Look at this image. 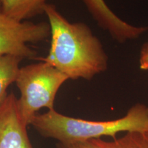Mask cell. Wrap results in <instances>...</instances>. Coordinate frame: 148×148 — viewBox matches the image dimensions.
<instances>
[{
	"label": "cell",
	"instance_id": "obj_1",
	"mask_svg": "<svg viewBox=\"0 0 148 148\" xmlns=\"http://www.w3.org/2000/svg\"><path fill=\"white\" fill-rule=\"evenodd\" d=\"M44 14L50 26V48L47 56L38 60L51 64L71 79L90 80L106 71L108 56L86 24L71 23L49 3Z\"/></svg>",
	"mask_w": 148,
	"mask_h": 148
},
{
	"label": "cell",
	"instance_id": "obj_2",
	"mask_svg": "<svg viewBox=\"0 0 148 148\" xmlns=\"http://www.w3.org/2000/svg\"><path fill=\"white\" fill-rule=\"evenodd\" d=\"M30 125L44 137L54 138L62 143L86 141L102 136L115 138L120 132L148 130V107L136 103L123 117L102 121L67 116L53 109L43 114H37Z\"/></svg>",
	"mask_w": 148,
	"mask_h": 148
},
{
	"label": "cell",
	"instance_id": "obj_3",
	"mask_svg": "<svg viewBox=\"0 0 148 148\" xmlns=\"http://www.w3.org/2000/svg\"><path fill=\"white\" fill-rule=\"evenodd\" d=\"M68 79L66 75L42 61L20 68L15 81L21 93L18 105L27 125L41 108L54 109L56 95Z\"/></svg>",
	"mask_w": 148,
	"mask_h": 148
},
{
	"label": "cell",
	"instance_id": "obj_4",
	"mask_svg": "<svg viewBox=\"0 0 148 148\" xmlns=\"http://www.w3.org/2000/svg\"><path fill=\"white\" fill-rule=\"evenodd\" d=\"M48 22L17 21L0 11V56L13 54L23 59H37V51L29 43H37L50 36Z\"/></svg>",
	"mask_w": 148,
	"mask_h": 148
},
{
	"label": "cell",
	"instance_id": "obj_5",
	"mask_svg": "<svg viewBox=\"0 0 148 148\" xmlns=\"http://www.w3.org/2000/svg\"><path fill=\"white\" fill-rule=\"evenodd\" d=\"M22 117L18 98L8 94L0 106V148H33Z\"/></svg>",
	"mask_w": 148,
	"mask_h": 148
},
{
	"label": "cell",
	"instance_id": "obj_6",
	"mask_svg": "<svg viewBox=\"0 0 148 148\" xmlns=\"http://www.w3.org/2000/svg\"><path fill=\"white\" fill-rule=\"evenodd\" d=\"M98 25L119 42L138 38L148 31V27L130 25L117 16L104 0H82Z\"/></svg>",
	"mask_w": 148,
	"mask_h": 148
},
{
	"label": "cell",
	"instance_id": "obj_7",
	"mask_svg": "<svg viewBox=\"0 0 148 148\" xmlns=\"http://www.w3.org/2000/svg\"><path fill=\"white\" fill-rule=\"evenodd\" d=\"M56 148H148V130L126 132L112 140L97 138L74 143H58Z\"/></svg>",
	"mask_w": 148,
	"mask_h": 148
},
{
	"label": "cell",
	"instance_id": "obj_8",
	"mask_svg": "<svg viewBox=\"0 0 148 148\" xmlns=\"http://www.w3.org/2000/svg\"><path fill=\"white\" fill-rule=\"evenodd\" d=\"M47 0H1V12L17 21L44 14Z\"/></svg>",
	"mask_w": 148,
	"mask_h": 148
},
{
	"label": "cell",
	"instance_id": "obj_9",
	"mask_svg": "<svg viewBox=\"0 0 148 148\" xmlns=\"http://www.w3.org/2000/svg\"><path fill=\"white\" fill-rule=\"evenodd\" d=\"M23 58L13 54L0 56V106L6 98L7 88L15 82Z\"/></svg>",
	"mask_w": 148,
	"mask_h": 148
},
{
	"label": "cell",
	"instance_id": "obj_10",
	"mask_svg": "<svg viewBox=\"0 0 148 148\" xmlns=\"http://www.w3.org/2000/svg\"><path fill=\"white\" fill-rule=\"evenodd\" d=\"M139 67L143 71H148V42L143 44L140 49Z\"/></svg>",
	"mask_w": 148,
	"mask_h": 148
},
{
	"label": "cell",
	"instance_id": "obj_11",
	"mask_svg": "<svg viewBox=\"0 0 148 148\" xmlns=\"http://www.w3.org/2000/svg\"><path fill=\"white\" fill-rule=\"evenodd\" d=\"M1 0H0V10H1Z\"/></svg>",
	"mask_w": 148,
	"mask_h": 148
}]
</instances>
